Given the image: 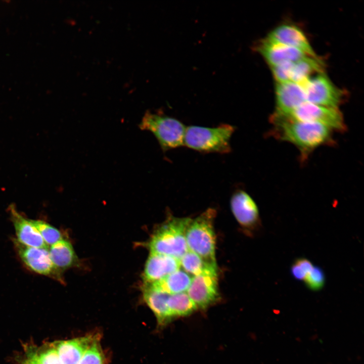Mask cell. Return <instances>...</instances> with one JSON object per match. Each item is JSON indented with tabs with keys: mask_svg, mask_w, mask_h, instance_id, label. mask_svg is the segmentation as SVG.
Returning <instances> with one entry per match:
<instances>
[{
	"mask_svg": "<svg viewBox=\"0 0 364 364\" xmlns=\"http://www.w3.org/2000/svg\"><path fill=\"white\" fill-rule=\"evenodd\" d=\"M270 121L274 126V136L296 146L302 161L317 148L334 142L333 130L321 123L289 120L273 114Z\"/></svg>",
	"mask_w": 364,
	"mask_h": 364,
	"instance_id": "obj_1",
	"label": "cell"
},
{
	"mask_svg": "<svg viewBox=\"0 0 364 364\" xmlns=\"http://www.w3.org/2000/svg\"><path fill=\"white\" fill-rule=\"evenodd\" d=\"M192 218L169 217L153 233L148 243L150 253L178 260L188 251L186 232Z\"/></svg>",
	"mask_w": 364,
	"mask_h": 364,
	"instance_id": "obj_2",
	"label": "cell"
},
{
	"mask_svg": "<svg viewBox=\"0 0 364 364\" xmlns=\"http://www.w3.org/2000/svg\"><path fill=\"white\" fill-rule=\"evenodd\" d=\"M216 214L214 209H207L195 218L191 219L186 232L188 250L214 266H217L215 258L216 237L214 228Z\"/></svg>",
	"mask_w": 364,
	"mask_h": 364,
	"instance_id": "obj_3",
	"label": "cell"
},
{
	"mask_svg": "<svg viewBox=\"0 0 364 364\" xmlns=\"http://www.w3.org/2000/svg\"><path fill=\"white\" fill-rule=\"evenodd\" d=\"M234 126L221 124L214 127L190 125L186 127L184 146L204 153H229Z\"/></svg>",
	"mask_w": 364,
	"mask_h": 364,
	"instance_id": "obj_4",
	"label": "cell"
},
{
	"mask_svg": "<svg viewBox=\"0 0 364 364\" xmlns=\"http://www.w3.org/2000/svg\"><path fill=\"white\" fill-rule=\"evenodd\" d=\"M139 127L152 133L164 152L184 146L186 127L175 118L161 113L147 112Z\"/></svg>",
	"mask_w": 364,
	"mask_h": 364,
	"instance_id": "obj_5",
	"label": "cell"
},
{
	"mask_svg": "<svg viewBox=\"0 0 364 364\" xmlns=\"http://www.w3.org/2000/svg\"><path fill=\"white\" fill-rule=\"evenodd\" d=\"M274 114L289 120L321 123L333 130L343 132L346 129L343 115L338 109L317 105L307 102L288 114Z\"/></svg>",
	"mask_w": 364,
	"mask_h": 364,
	"instance_id": "obj_6",
	"label": "cell"
},
{
	"mask_svg": "<svg viewBox=\"0 0 364 364\" xmlns=\"http://www.w3.org/2000/svg\"><path fill=\"white\" fill-rule=\"evenodd\" d=\"M301 85L307 102L338 109L343 101V91L334 85L324 72L311 76Z\"/></svg>",
	"mask_w": 364,
	"mask_h": 364,
	"instance_id": "obj_7",
	"label": "cell"
},
{
	"mask_svg": "<svg viewBox=\"0 0 364 364\" xmlns=\"http://www.w3.org/2000/svg\"><path fill=\"white\" fill-rule=\"evenodd\" d=\"M17 253L25 267L37 274L63 282L61 271L53 263L49 248H36L25 246L14 240Z\"/></svg>",
	"mask_w": 364,
	"mask_h": 364,
	"instance_id": "obj_8",
	"label": "cell"
},
{
	"mask_svg": "<svg viewBox=\"0 0 364 364\" xmlns=\"http://www.w3.org/2000/svg\"><path fill=\"white\" fill-rule=\"evenodd\" d=\"M217 270L193 277L187 291L198 309L205 310L219 299Z\"/></svg>",
	"mask_w": 364,
	"mask_h": 364,
	"instance_id": "obj_9",
	"label": "cell"
},
{
	"mask_svg": "<svg viewBox=\"0 0 364 364\" xmlns=\"http://www.w3.org/2000/svg\"><path fill=\"white\" fill-rule=\"evenodd\" d=\"M230 206L235 219L244 228L251 230L259 225L260 217L258 207L246 191H236L231 196Z\"/></svg>",
	"mask_w": 364,
	"mask_h": 364,
	"instance_id": "obj_10",
	"label": "cell"
},
{
	"mask_svg": "<svg viewBox=\"0 0 364 364\" xmlns=\"http://www.w3.org/2000/svg\"><path fill=\"white\" fill-rule=\"evenodd\" d=\"M255 50L270 67L285 62H294L308 56L300 50L272 41L266 37L258 42Z\"/></svg>",
	"mask_w": 364,
	"mask_h": 364,
	"instance_id": "obj_11",
	"label": "cell"
},
{
	"mask_svg": "<svg viewBox=\"0 0 364 364\" xmlns=\"http://www.w3.org/2000/svg\"><path fill=\"white\" fill-rule=\"evenodd\" d=\"M266 38L272 41L297 49L309 56L317 57L303 31L294 25H280L272 30Z\"/></svg>",
	"mask_w": 364,
	"mask_h": 364,
	"instance_id": "obj_12",
	"label": "cell"
},
{
	"mask_svg": "<svg viewBox=\"0 0 364 364\" xmlns=\"http://www.w3.org/2000/svg\"><path fill=\"white\" fill-rule=\"evenodd\" d=\"M275 97L274 113L281 115L288 114L306 102L302 86L292 81L276 83Z\"/></svg>",
	"mask_w": 364,
	"mask_h": 364,
	"instance_id": "obj_13",
	"label": "cell"
},
{
	"mask_svg": "<svg viewBox=\"0 0 364 364\" xmlns=\"http://www.w3.org/2000/svg\"><path fill=\"white\" fill-rule=\"evenodd\" d=\"M8 210L17 241L29 247L49 248L30 219L21 215L13 204L9 206Z\"/></svg>",
	"mask_w": 364,
	"mask_h": 364,
	"instance_id": "obj_14",
	"label": "cell"
},
{
	"mask_svg": "<svg viewBox=\"0 0 364 364\" xmlns=\"http://www.w3.org/2000/svg\"><path fill=\"white\" fill-rule=\"evenodd\" d=\"M180 268L179 260L167 255L150 253L143 272L144 284L159 281Z\"/></svg>",
	"mask_w": 364,
	"mask_h": 364,
	"instance_id": "obj_15",
	"label": "cell"
},
{
	"mask_svg": "<svg viewBox=\"0 0 364 364\" xmlns=\"http://www.w3.org/2000/svg\"><path fill=\"white\" fill-rule=\"evenodd\" d=\"M94 340L87 336L53 343L63 364H77Z\"/></svg>",
	"mask_w": 364,
	"mask_h": 364,
	"instance_id": "obj_16",
	"label": "cell"
},
{
	"mask_svg": "<svg viewBox=\"0 0 364 364\" xmlns=\"http://www.w3.org/2000/svg\"><path fill=\"white\" fill-rule=\"evenodd\" d=\"M169 295L151 284H144V299L153 312L157 323L160 326H164L172 320L167 304Z\"/></svg>",
	"mask_w": 364,
	"mask_h": 364,
	"instance_id": "obj_17",
	"label": "cell"
},
{
	"mask_svg": "<svg viewBox=\"0 0 364 364\" xmlns=\"http://www.w3.org/2000/svg\"><path fill=\"white\" fill-rule=\"evenodd\" d=\"M192 277L181 268L168 275L161 280L149 284L168 294L187 292Z\"/></svg>",
	"mask_w": 364,
	"mask_h": 364,
	"instance_id": "obj_18",
	"label": "cell"
},
{
	"mask_svg": "<svg viewBox=\"0 0 364 364\" xmlns=\"http://www.w3.org/2000/svg\"><path fill=\"white\" fill-rule=\"evenodd\" d=\"M49 251L52 261L60 271L72 267L77 260V257L71 244L62 239L51 245Z\"/></svg>",
	"mask_w": 364,
	"mask_h": 364,
	"instance_id": "obj_19",
	"label": "cell"
},
{
	"mask_svg": "<svg viewBox=\"0 0 364 364\" xmlns=\"http://www.w3.org/2000/svg\"><path fill=\"white\" fill-rule=\"evenodd\" d=\"M324 63L318 57L305 56L294 63L291 81L302 85L311 75L323 72Z\"/></svg>",
	"mask_w": 364,
	"mask_h": 364,
	"instance_id": "obj_20",
	"label": "cell"
},
{
	"mask_svg": "<svg viewBox=\"0 0 364 364\" xmlns=\"http://www.w3.org/2000/svg\"><path fill=\"white\" fill-rule=\"evenodd\" d=\"M167 304L172 319L189 316L198 309L187 292L170 294Z\"/></svg>",
	"mask_w": 364,
	"mask_h": 364,
	"instance_id": "obj_21",
	"label": "cell"
},
{
	"mask_svg": "<svg viewBox=\"0 0 364 364\" xmlns=\"http://www.w3.org/2000/svg\"><path fill=\"white\" fill-rule=\"evenodd\" d=\"M180 268L191 277L217 270V266L211 265L197 254L188 251L179 259Z\"/></svg>",
	"mask_w": 364,
	"mask_h": 364,
	"instance_id": "obj_22",
	"label": "cell"
},
{
	"mask_svg": "<svg viewBox=\"0 0 364 364\" xmlns=\"http://www.w3.org/2000/svg\"><path fill=\"white\" fill-rule=\"evenodd\" d=\"M30 220L48 246L63 239L61 232L50 223L42 220Z\"/></svg>",
	"mask_w": 364,
	"mask_h": 364,
	"instance_id": "obj_23",
	"label": "cell"
},
{
	"mask_svg": "<svg viewBox=\"0 0 364 364\" xmlns=\"http://www.w3.org/2000/svg\"><path fill=\"white\" fill-rule=\"evenodd\" d=\"M104 355L99 343L95 339L77 364H103Z\"/></svg>",
	"mask_w": 364,
	"mask_h": 364,
	"instance_id": "obj_24",
	"label": "cell"
},
{
	"mask_svg": "<svg viewBox=\"0 0 364 364\" xmlns=\"http://www.w3.org/2000/svg\"><path fill=\"white\" fill-rule=\"evenodd\" d=\"M306 287L312 291H318L323 288L325 283V276L323 269L313 266L304 280Z\"/></svg>",
	"mask_w": 364,
	"mask_h": 364,
	"instance_id": "obj_25",
	"label": "cell"
},
{
	"mask_svg": "<svg viewBox=\"0 0 364 364\" xmlns=\"http://www.w3.org/2000/svg\"><path fill=\"white\" fill-rule=\"evenodd\" d=\"M313 267L311 262L305 258L296 259L291 267V272L296 280L304 281Z\"/></svg>",
	"mask_w": 364,
	"mask_h": 364,
	"instance_id": "obj_26",
	"label": "cell"
},
{
	"mask_svg": "<svg viewBox=\"0 0 364 364\" xmlns=\"http://www.w3.org/2000/svg\"><path fill=\"white\" fill-rule=\"evenodd\" d=\"M294 62H285L270 67L276 83L291 81L292 71Z\"/></svg>",
	"mask_w": 364,
	"mask_h": 364,
	"instance_id": "obj_27",
	"label": "cell"
}]
</instances>
